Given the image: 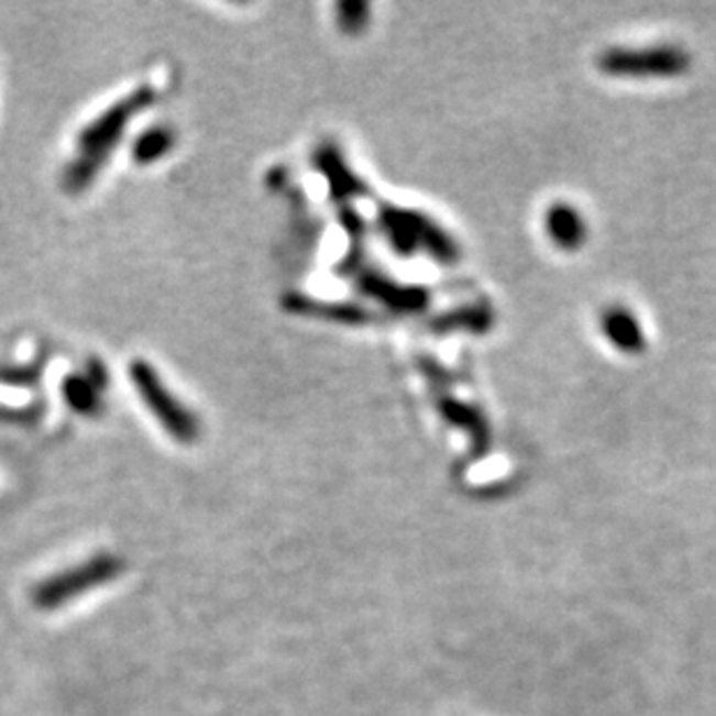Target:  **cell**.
I'll use <instances>...</instances> for the list:
<instances>
[{
	"label": "cell",
	"mask_w": 716,
	"mask_h": 716,
	"mask_svg": "<svg viewBox=\"0 0 716 716\" xmlns=\"http://www.w3.org/2000/svg\"><path fill=\"white\" fill-rule=\"evenodd\" d=\"M133 383L142 399L148 404L151 414H154L169 433H175L177 439H190L195 437V420L188 410L169 395L165 383L158 378V374L151 368L146 362L133 364Z\"/></svg>",
	"instance_id": "2"
},
{
	"label": "cell",
	"mask_w": 716,
	"mask_h": 716,
	"mask_svg": "<svg viewBox=\"0 0 716 716\" xmlns=\"http://www.w3.org/2000/svg\"><path fill=\"white\" fill-rule=\"evenodd\" d=\"M148 100H151L148 91H137L128 100L114 104L110 112H104L84 130L79 137V158L68 172V188H81L86 181H91L96 177V172L100 169L104 158L112 154V146L119 142L123 128Z\"/></svg>",
	"instance_id": "1"
},
{
	"label": "cell",
	"mask_w": 716,
	"mask_h": 716,
	"mask_svg": "<svg viewBox=\"0 0 716 716\" xmlns=\"http://www.w3.org/2000/svg\"><path fill=\"white\" fill-rule=\"evenodd\" d=\"M167 144H169L167 133H161V130H156V133H146V135L140 137V142L135 144V158H137L140 163L156 161L161 154H165Z\"/></svg>",
	"instance_id": "3"
}]
</instances>
